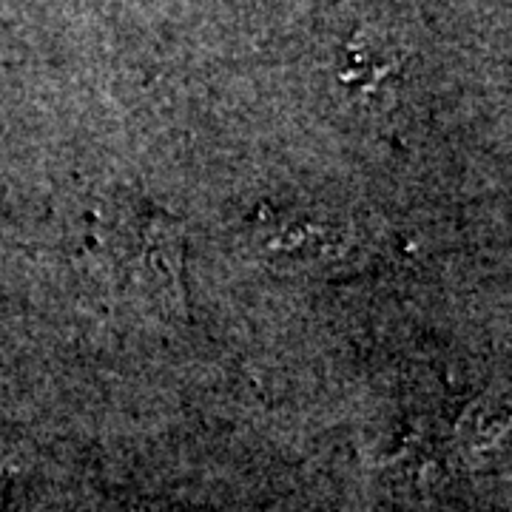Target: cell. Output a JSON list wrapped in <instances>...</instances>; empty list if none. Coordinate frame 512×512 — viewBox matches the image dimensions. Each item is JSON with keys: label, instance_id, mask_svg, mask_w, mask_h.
<instances>
[{"label": "cell", "instance_id": "cell-1", "mask_svg": "<svg viewBox=\"0 0 512 512\" xmlns=\"http://www.w3.org/2000/svg\"><path fill=\"white\" fill-rule=\"evenodd\" d=\"M185 234L180 222L154 217L146 228L148 271L163 299L177 313H185Z\"/></svg>", "mask_w": 512, "mask_h": 512}, {"label": "cell", "instance_id": "cell-2", "mask_svg": "<svg viewBox=\"0 0 512 512\" xmlns=\"http://www.w3.org/2000/svg\"><path fill=\"white\" fill-rule=\"evenodd\" d=\"M504 430H507V413L498 407H487V402L470 407L461 421V436L473 441L478 450H484V441L498 444Z\"/></svg>", "mask_w": 512, "mask_h": 512}]
</instances>
